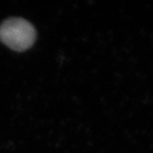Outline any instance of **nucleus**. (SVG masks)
<instances>
[{
  "label": "nucleus",
  "instance_id": "f257e3e1",
  "mask_svg": "<svg viewBox=\"0 0 153 153\" xmlns=\"http://www.w3.org/2000/svg\"><path fill=\"white\" fill-rule=\"evenodd\" d=\"M35 39V28L23 18H10L0 25V41L11 49L27 50L33 45Z\"/></svg>",
  "mask_w": 153,
  "mask_h": 153
}]
</instances>
